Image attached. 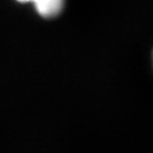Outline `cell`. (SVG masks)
<instances>
[{
    "instance_id": "1",
    "label": "cell",
    "mask_w": 153,
    "mask_h": 153,
    "mask_svg": "<svg viewBox=\"0 0 153 153\" xmlns=\"http://www.w3.org/2000/svg\"><path fill=\"white\" fill-rule=\"evenodd\" d=\"M34 5L40 16L56 17L63 10L64 0H37Z\"/></svg>"
},
{
    "instance_id": "2",
    "label": "cell",
    "mask_w": 153,
    "mask_h": 153,
    "mask_svg": "<svg viewBox=\"0 0 153 153\" xmlns=\"http://www.w3.org/2000/svg\"><path fill=\"white\" fill-rule=\"evenodd\" d=\"M18 1H22V3H36L37 0H18Z\"/></svg>"
}]
</instances>
